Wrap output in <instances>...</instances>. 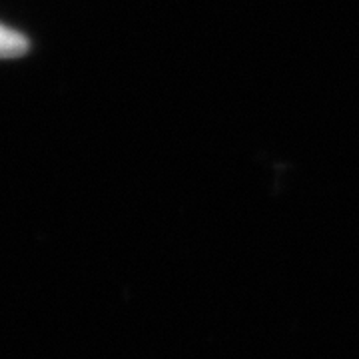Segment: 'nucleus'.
I'll list each match as a JSON object with an SVG mask.
<instances>
[{
  "mask_svg": "<svg viewBox=\"0 0 359 359\" xmlns=\"http://www.w3.org/2000/svg\"><path fill=\"white\" fill-rule=\"evenodd\" d=\"M28 50V39L13 28L0 25V58L20 56Z\"/></svg>",
  "mask_w": 359,
  "mask_h": 359,
  "instance_id": "nucleus-1",
  "label": "nucleus"
}]
</instances>
